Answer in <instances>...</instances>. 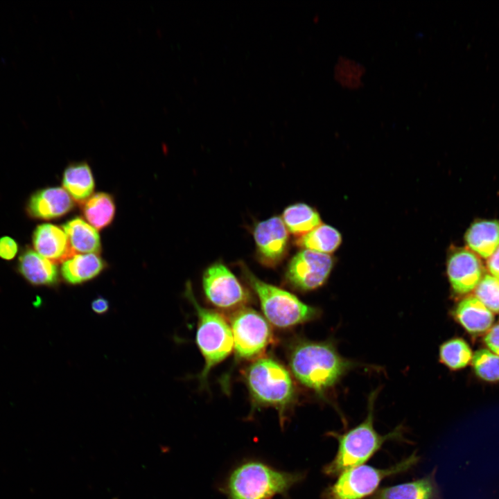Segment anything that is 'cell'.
<instances>
[{"label": "cell", "mask_w": 499, "mask_h": 499, "mask_svg": "<svg viewBox=\"0 0 499 499\" xmlns=\"http://www.w3.org/2000/svg\"><path fill=\"white\" fill-rule=\"evenodd\" d=\"M289 364L295 378L320 397L355 365L329 341L303 340L292 349Z\"/></svg>", "instance_id": "cell-1"}, {"label": "cell", "mask_w": 499, "mask_h": 499, "mask_svg": "<svg viewBox=\"0 0 499 499\" xmlns=\"http://www.w3.org/2000/svg\"><path fill=\"white\" fill-rule=\"evenodd\" d=\"M305 477L304 472L281 471L263 461L248 459L230 471L219 490L227 499L287 498L290 489Z\"/></svg>", "instance_id": "cell-2"}, {"label": "cell", "mask_w": 499, "mask_h": 499, "mask_svg": "<svg viewBox=\"0 0 499 499\" xmlns=\"http://www.w3.org/2000/svg\"><path fill=\"white\" fill-rule=\"evenodd\" d=\"M245 378L252 401V411L261 408H274L283 428L297 401L295 384L287 369L272 358L261 357L246 369Z\"/></svg>", "instance_id": "cell-3"}, {"label": "cell", "mask_w": 499, "mask_h": 499, "mask_svg": "<svg viewBox=\"0 0 499 499\" xmlns=\"http://www.w3.org/2000/svg\"><path fill=\"white\" fill-rule=\"evenodd\" d=\"M378 391L369 394L367 417L358 426L348 431L339 434L335 432L328 435L338 440V451L333 459L322 469L328 476H337L344 471L360 466L372 457L390 439H399L402 434L401 428L382 435L374 428V407Z\"/></svg>", "instance_id": "cell-4"}, {"label": "cell", "mask_w": 499, "mask_h": 499, "mask_svg": "<svg viewBox=\"0 0 499 499\" xmlns=\"http://www.w3.org/2000/svg\"><path fill=\"white\" fill-rule=\"evenodd\" d=\"M240 266L247 283L259 299L265 317L274 326L288 328L319 316L317 308L304 303L286 290L261 280L245 263Z\"/></svg>", "instance_id": "cell-5"}, {"label": "cell", "mask_w": 499, "mask_h": 499, "mask_svg": "<svg viewBox=\"0 0 499 499\" xmlns=\"http://www.w3.org/2000/svg\"><path fill=\"white\" fill-rule=\"evenodd\" d=\"M184 295L195 308L198 317L196 343L204 360L198 378L204 384L210 371L231 353L233 334L223 315L199 304L190 282L186 284Z\"/></svg>", "instance_id": "cell-6"}, {"label": "cell", "mask_w": 499, "mask_h": 499, "mask_svg": "<svg viewBox=\"0 0 499 499\" xmlns=\"http://www.w3.org/2000/svg\"><path fill=\"white\" fill-rule=\"evenodd\" d=\"M419 457L414 453L386 469L360 465L340 474L338 480L326 488L322 499H362L374 493L385 478L408 471L417 464Z\"/></svg>", "instance_id": "cell-7"}, {"label": "cell", "mask_w": 499, "mask_h": 499, "mask_svg": "<svg viewBox=\"0 0 499 499\" xmlns=\"http://www.w3.org/2000/svg\"><path fill=\"white\" fill-rule=\"evenodd\" d=\"M231 329L234 351L239 358L259 357L273 340L269 323L250 308L243 307L233 313Z\"/></svg>", "instance_id": "cell-8"}, {"label": "cell", "mask_w": 499, "mask_h": 499, "mask_svg": "<svg viewBox=\"0 0 499 499\" xmlns=\"http://www.w3.org/2000/svg\"><path fill=\"white\" fill-rule=\"evenodd\" d=\"M202 287L207 299L222 309H239L250 300L248 290L221 261H216L204 270Z\"/></svg>", "instance_id": "cell-9"}, {"label": "cell", "mask_w": 499, "mask_h": 499, "mask_svg": "<svg viewBox=\"0 0 499 499\" xmlns=\"http://www.w3.org/2000/svg\"><path fill=\"white\" fill-rule=\"evenodd\" d=\"M333 265V260L329 254L304 249L290 260L285 279L295 290L311 291L326 282Z\"/></svg>", "instance_id": "cell-10"}, {"label": "cell", "mask_w": 499, "mask_h": 499, "mask_svg": "<svg viewBox=\"0 0 499 499\" xmlns=\"http://www.w3.org/2000/svg\"><path fill=\"white\" fill-rule=\"evenodd\" d=\"M256 258L268 268L277 266L289 249V232L279 216H272L256 224L253 231Z\"/></svg>", "instance_id": "cell-11"}, {"label": "cell", "mask_w": 499, "mask_h": 499, "mask_svg": "<svg viewBox=\"0 0 499 499\" xmlns=\"http://www.w3.org/2000/svg\"><path fill=\"white\" fill-rule=\"evenodd\" d=\"M447 274L453 292L464 295L474 290L480 283L483 277V267L474 252L459 249L448 260Z\"/></svg>", "instance_id": "cell-12"}, {"label": "cell", "mask_w": 499, "mask_h": 499, "mask_svg": "<svg viewBox=\"0 0 499 499\" xmlns=\"http://www.w3.org/2000/svg\"><path fill=\"white\" fill-rule=\"evenodd\" d=\"M73 207V200L63 188L49 187L31 195L27 211L35 218L52 220L64 216Z\"/></svg>", "instance_id": "cell-13"}, {"label": "cell", "mask_w": 499, "mask_h": 499, "mask_svg": "<svg viewBox=\"0 0 499 499\" xmlns=\"http://www.w3.org/2000/svg\"><path fill=\"white\" fill-rule=\"evenodd\" d=\"M35 251L54 262H63L73 256L63 228L44 223L38 225L33 235Z\"/></svg>", "instance_id": "cell-14"}, {"label": "cell", "mask_w": 499, "mask_h": 499, "mask_svg": "<svg viewBox=\"0 0 499 499\" xmlns=\"http://www.w3.org/2000/svg\"><path fill=\"white\" fill-rule=\"evenodd\" d=\"M435 473L434 471L422 478L384 487L371 499H441Z\"/></svg>", "instance_id": "cell-15"}, {"label": "cell", "mask_w": 499, "mask_h": 499, "mask_svg": "<svg viewBox=\"0 0 499 499\" xmlns=\"http://www.w3.org/2000/svg\"><path fill=\"white\" fill-rule=\"evenodd\" d=\"M455 319L469 333L478 334L488 330L494 317L475 296H469L460 301L453 310Z\"/></svg>", "instance_id": "cell-16"}, {"label": "cell", "mask_w": 499, "mask_h": 499, "mask_svg": "<svg viewBox=\"0 0 499 499\" xmlns=\"http://www.w3.org/2000/svg\"><path fill=\"white\" fill-rule=\"evenodd\" d=\"M105 267L97 254H76L62 262L61 275L67 283L79 285L98 277Z\"/></svg>", "instance_id": "cell-17"}, {"label": "cell", "mask_w": 499, "mask_h": 499, "mask_svg": "<svg viewBox=\"0 0 499 499\" xmlns=\"http://www.w3.org/2000/svg\"><path fill=\"white\" fill-rule=\"evenodd\" d=\"M19 270L30 283L37 286H54L58 281L55 263L36 251L28 249L20 256Z\"/></svg>", "instance_id": "cell-18"}, {"label": "cell", "mask_w": 499, "mask_h": 499, "mask_svg": "<svg viewBox=\"0 0 499 499\" xmlns=\"http://www.w3.org/2000/svg\"><path fill=\"white\" fill-rule=\"evenodd\" d=\"M465 241L475 254L489 258L499 247V220L475 222L466 231Z\"/></svg>", "instance_id": "cell-19"}, {"label": "cell", "mask_w": 499, "mask_h": 499, "mask_svg": "<svg viewBox=\"0 0 499 499\" xmlns=\"http://www.w3.org/2000/svg\"><path fill=\"white\" fill-rule=\"evenodd\" d=\"M73 254H98L101 250L99 234L84 219L76 217L63 226Z\"/></svg>", "instance_id": "cell-20"}, {"label": "cell", "mask_w": 499, "mask_h": 499, "mask_svg": "<svg viewBox=\"0 0 499 499\" xmlns=\"http://www.w3.org/2000/svg\"><path fill=\"white\" fill-rule=\"evenodd\" d=\"M62 182L64 189L79 203L87 200L95 187L91 169L86 161L74 162L67 166Z\"/></svg>", "instance_id": "cell-21"}, {"label": "cell", "mask_w": 499, "mask_h": 499, "mask_svg": "<svg viewBox=\"0 0 499 499\" xmlns=\"http://www.w3.org/2000/svg\"><path fill=\"white\" fill-rule=\"evenodd\" d=\"M281 219L288 232L300 237L322 224L318 212L305 203L288 206Z\"/></svg>", "instance_id": "cell-22"}, {"label": "cell", "mask_w": 499, "mask_h": 499, "mask_svg": "<svg viewBox=\"0 0 499 499\" xmlns=\"http://www.w3.org/2000/svg\"><path fill=\"white\" fill-rule=\"evenodd\" d=\"M82 212L89 224L96 229H102L110 225L114 218V198L107 193H96L83 203Z\"/></svg>", "instance_id": "cell-23"}, {"label": "cell", "mask_w": 499, "mask_h": 499, "mask_svg": "<svg viewBox=\"0 0 499 499\" xmlns=\"http://www.w3.org/2000/svg\"><path fill=\"white\" fill-rule=\"evenodd\" d=\"M342 236L334 227L321 224L308 233L298 237V247L324 254L333 252L340 245Z\"/></svg>", "instance_id": "cell-24"}, {"label": "cell", "mask_w": 499, "mask_h": 499, "mask_svg": "<svg viewBox=\"0 0 499 499\" xmlns=\"http://www.w3.org/2000/svg\"><path fill=\"white\" fill-rule=\"evenodd\" d=\"M472 351L466 341L459 338L450 339L440 346L439 361L450 370H459L471 361Z\"/></svg>", "instance_id": "cell-25"}, {"label": "cell", "mask_w": 499, "mask_h": 499, "mask_svg": "<svg viewBox=\"0 0 499 499\" xmlns=\"http://www.w3.org/2000/svg\"><path fill=\"white\" fill-rule=\"evenodd\" d=\"M475 374L487 382L499 381V356L487 349H480L472 357Z\"/></svg>", "instance_id": "cell-26"}, {"label": "cell", "mask_w": 499, "mask_h": 499, "mask_svg": "<svg viewBox=\"0 0 499 499\" xmlns=\"http://www.w3.org/2000/svg\"><path fill=\"white\" fill-rule=\"evenodd\" d=\"M474 290V296L487 308L499 313V279L485 274Z\"/></svg>", "instance_id": "cell-27"}, {"label": "cell", "mask_w": 499, "mask_h": 499, "mask_svg": "<svg viewBox=\"0 0 499 499\" xmlns=\"http://www.w3.org/2000/svg\"><path fill=\"white\" fill-rule=\"evenodd\" d=\"M363 67L360 64L350 60L339 61L337 65L338 82L348 87L360 85L363 73Z\"/></svg>", "instance_id": "cell-28"}, {"label": "cell", "mask_w": 499, "mask_h": 499, "mask_svg": "<svg viewBox=\"0 0 499 499\" xmlns=\"http://www.w3.org/2000/svg\"><path fill=\"white\" fill-rule=\"evenodd\" d=\"M18 245L17 242L9 236L0 238V257L5 260H11L17 254Z\"/></svg>", "instance_id": "cell-29"}, {"label": "cell", "mask_w": 499, "mask_h": 499, "mask_svg": "<svg viewBox=\"0 0 499 499\" xmlns=\"http://www.w3.org/2000/svg\"><path fill=\"white\" fill-rule=\"evenodd\" d=\"M484 342L491 352L499 356V324L488 331L484 338Z\"/></svg>", "instance_id": "cell-30"}, {"label": "cell", "mask_w": 499, "mask_h": 499, "mask_svg": "<svg viewBox=\"0 0 499 499\" xmlns=\"http://www.w3.org/2000/svg\"><path fill=\"white\" fill-rule=\"evenodd\" d=\"M487 267L491 276L499 279V247L487 258Z\"/></svg>", "instance_id": "cell-31"}, {"label": "cell", "mask_w": 499, "mask_h": 499, "mask_svg": "<svg viewBox=\"0 0 499 499\" xmlns=\"http://www.w3.org/2000/svg\"><path fill=\"white\" fill-rule=\"evenodd\" d=\"M91 308L95 313L103 315L109 310L110 303L105 298L98 297L91 301Z\"/></svg>", "instance_id": "cell-32"}]
</instances>
